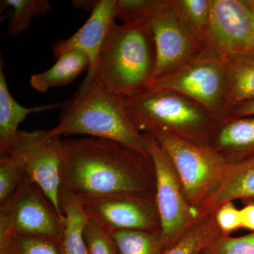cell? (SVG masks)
<instances>
[{
    "label": "cell",
    "instance_id": "16",
    "mask_svg": "<svg viewBox=\"0 0 254 254\" xmlns=\"http://www.w3.org/2000/svg\"><path fill=\"white\" fill-rule=\"evenodd\" d=\"M225 60L226 91L220 120L235 105L254 98V56L234 57Z\"/></svg>",
    "mask_w": 254,
    "mask_h": 254
},
{
    "label": "cell",
    "instance_id": "13",
    "mask_svg": "<svg viewBox=\"0 0 254 254\" xmlns=\"http://www.w3.org/2000/svg\"><path fill=\"white\" fill-rule=\"evenodd\" d=\"M115 4L116 0L95 1L89 18L76 33L66 39L53 43L52 50L55 59L73 50L81 52L89 60L90 68L87 75H91L105 38L115 22Z\"/></svg>",
    "mask_w": 254,
    "mask_h": 254
},
{
    "label": "cell",
    "instance_id": "26",
    "mask_svg": "<svg viewBox=\"0 0 254 254\" xmlns=\"http://www.w3.org/2000/svg\"><path fill=\"white\" fill-rule=\"evenodd\" d=\"M23 177L22 164L15 152L0 153V204L16 191Z\"/></svg>",
    "mask_w": 254,
    "mask_h": 254
},
{
    "label": "cell",
    "instance_id": "3",
    "mask_svg": "<svg viewBox=\"0 0 254 254\" xmlns=\"http://www.w3.org/2000/svg\"><path fill=\"white\" fill-rule=\"evenodd\" d=\"M59 122L50 136L88 135L120 142L148 155L145 134L140 133L127 116L122 98L112 94L94 78L87 79L72 99L62 103Z\"/></svg>",
    "mask_w": 254,
    "mask_h": 254
},
{
    "label": "cell",
    "instance_id": "22",
    "mask_svg": "<svg viewBox=\"0 0 254 254\" xmlns=\"http://www.w3.org/2000/svg\"><path fill=\"white\" fill-rule=\"evenodd\" d=\"M213 0H172L174 8L187 31L204 48Z\"/></svg>",
    "mask_w": 254,
    "mask_h": 254
},
{
    "label": "cell",
    "instance_id": "32",
    "mask_svg": "<svg viewBox=\"0 0 254 254\" xmlns=\"http://www.w3.org/2000/svg\"><path fill=\"white\" fill-rule=\"evenodd\" d=\"M247 3L250 5V7L254 11V0H247Z\"/></svg>",
    "mask_w": 254,
    "mask_h": 254
},
{
    "label": "cell",
    "instance_id": "21",
    "mask_svg": "<svg viewBox=\"0 0 254 254\" xmlns=\"http://www.w3.org/2000/svg\"><path fill=\"white\" fill-rule=\"evenodd\" d=\"M9 8L6 14L9 18L7 33L12 38L27 31L33 18L46 16L52 10L48 0H1V14Z\"/></svg>",
    "mask_w": 254,
    "mask_h": 254
},
{
    "label": "cell",
    "instance_id": "24",
    "mask_svg": "<svg viewBox=\"0 0 254 254\" xmlns=\"http://www.w3.org/2000/svg\"><path fill=\"white\" fill-rule=\"evenodd\" d=\"M0 254H61L59 246L50 241L16 234L0 235Z\"/></svg>",
    "mask_w": 254,
    "mask_h": 254
},
{
    "label": "cell",
    "instance_id": "9",
    "mask_svg": "<svg viewBox=\"0 0 254 254\" xmlns=\"http://www.w3.org/2000/svg\"><path fill=\"white\" fill-rule=\"evenodd\" d=\"M9 150L21 160L23 176L45 193L60 216L65 218L60 201L63 185L61 136H50L46 130H19Z\"/></svg>",
    "mask_w": 254,
    "mask_h": 254
},
{
    "label": "cell",
    "instance_id": "25",
    "mask_svg": "<svg viewBox=\"0 0 254 254\" xmlns=\"http://www.w3.org/2000/svg\"><path fill=\"white\" fill-rule=\"evenodd\" d=\"M163 2V0H116L115 17L123 24L146 26Z\"/></svg>",
    "mask_w": 254,
    "mask_h": 254
},
{
    "label": "cell",
    "instance_id": "7",
    "mask_svg": "<svg viewBox=\"0 0 254 254\" xmlns=\"http://www.w3.org/2000/svg\"><path fill=\"white\" fill-rule=\"evenodd\" d=\"M65 223L66 218H62L45 193L24 176L13 195L0 204V235L36 237L59 246Z\"/></svg>",
    "mask_w": 254,
    "mask_h": 254
},
{
    "label": "cell",
    "instance_id": "2",
    "mask_svg": "<svg viewBox=\"0 0 254 254\" xmlns=\"http://www.w3.org/2000/svg\"><path fill=\"white\" fill-rule=\"evenodd\" d=\"M155 48L153 35L143 25L113 23L98 55L95 81L112 94L128 98L144 91L153 80Z\"/></svg>",
    "mask_w": 254,
    "mask_h": 254
},
{
    "label": "cell",
    "instance_id": "12",
    "mask_svg": "<svg viewBox=\"0 0 254 254\" xmlns=\"http://www.w3.org/2000/svg\"><path fill=\"white\" fill-rule=\"evenodd\" d=\"M146 26L151 32L155 43L153 80L169 72L204 49L184 26L172 0H163Z\"/></svg>",
    "mask_w": 254,
    "mask_h": 254
},
{
    "label": "cell",
    "instance_id": "6",
    "mask_svg": "<svg viewBox=\"0 0 254 254\" xmlns=\"http://www.w3.org/2000/svg\"><path fill=\"white\" fill-rule=\"evenodd\" d=\"M226 62L210 50H202L169 72L155 78L148 88L180 93L198 103L218 121L226 91Z\"/></svg>",
    "mask_w": 254,
    "mask_h": 254
},
{
    "label": "cell",
    "instance_id": "11",
    "mask_svg": "<svg viewBox=\"0 0 254 254\" xmlns=\"http://www.w3.org/2000/svg\"><path fill=\"white\" fill-rule=\"evenodd\" d=\"M204 48L224 59L254 56V11L247 0H213Z\"/></svg>",
    "mask_w": 254,
    "mask_h": 254
},
{
    "label": "cell",
    "instance_id": "15",
    "mask_svg": "<svg viewBox=\"0 0 254 254\" xmlns=\"http://www.w3.org/2000/svg\"><path fill=\"white\" fill-rule=\"evenodd\" d=\"M62 103L25 108L18 103L10 93L4 71L2 60L0 64V153L8 151L17 136L18 126L28 115L60 108Z\"/></svg>",
    "mask_w": 254,
    "mask_h": 254
},
{
    "label": "cell",
    "instance_id": "14",
    "mask_svg": "<svg viewBox=\"0 0 254 254\" xmlns=\"http://www.w3.org/2000/svg\"><path fill=\"white\" fill-rule=\"evenodd\" d=\"M208 145L232 165L254 158V117L218 121Z\"/></svg>",
    "mask_w": 254,
    "mask_h": 254
},
{
    "label": "cell",
    "instance_id": "30",
    "mask_svg": "<svg viewBox=\"0 0 254 254\" xmlns=\"http://www.w3.org/2000/svg\"><path fill=\"white\" fill-rule=\"evenodd\" d=\"M254 117V98L235 105L221 120Z\"/></svg>",
    "mask_w": 254,
    "mask_h": 254
},
{
    "label": "cell",
    "instance_id": "1",
    "mask_svg": "<svg viewBox=\"0 0 254 254\" xmlns=\"http://www.w3.org/2000/svg\"><path fill=\"white\" fill-rule=\"evenodd\" d=\"M63 182L64 188L78 198L155 194L149 155L95 137L63 141Z\"/></svg>",
    "mask_w": 254,
    "mask_h": 254
},
{
    "label": "cell",
    "instance_id": "31",
    "mask_svg": "<svg viewBox=\"0 0 254 254\" xmlns=\"http://www.w3.org/2000/svg\"><path fill=\"white\" fill-rule=\"evenodd\" d=\"M245 205V207L240 210L242 228L254 232V202L247 203Z\"/></svg>",
    "mask_w": 254,
    "mask_h": 254
},
{
    "label": "cell",
    "instance_id": "19",
    "mask_svg": "<svg viewBox=\"0 0 254 254\" xmlns=\"http://www.w3.org/2000/svg\"><path fill=\"white\" fill-rule=\"evenodd\" d=\"M221 234L215 220V210H203L198 213L187 231L164 254H201L205 247Z\"/></svg>",
    "mask_w": 254,
    "mask_h": 254
},
{
    "label": "cell",
    "instance_id": "23",
    "mask_svg": "<svg viewBox=\"0 0 254 254\" xmlns=\"http://www.w3.org/2000/svg\"><path fill=\"white\" fill-rule=\"evenodd\" d=\"M118 254H164L165 250L160 234L118 230L110 232Z\"/></svg>",
    "mask_w": 254,
    "mask_h": 254
},
{
    "label": "cell",
    "instance_id": "10",
    "mask_svg": "<svg viewBox=\"0 0 254 254\" xmlns=\"http://www.w3.org/2000/svg\"><path fill=\"white\" fill-rule=\"evenodd\" d=\"M78 200L87 218L94 220L107 231L137 230L161 235L155 194L86 197Z\"/></svg>",
    "mask_w": 254,
    "mask_h": 254
},
{
    "label": "cell",
    "instance_id": "27",
    "mask_svg": "<svg viewBox=\"0 0 254 254\" xmlns=\"http://www.w3.org/2000/svg\"><path fill=\"white\" fill-rule=\"evenodd\" d=\"M201 254H254V232L240 237L219 235Z\"/></svg>",
    "mask_w": 254,
    "mask_h": 254
},
{
    "label": "cell",
    "instance_id": "17",
    "mask_svg": "<svg viewBox=\"0 0 254 254\" xmlns=\"http://www.w3.org/2000/svg\"><path fill=\"white\" fill-rule=\"evenodd\" d=\"M55 64L43 72L32 75L30 84L41 93L50 88L69 84L85 70H89L90 61L86 55L78 50L68 52L60 56Z\"/></svg>",
    "mask_w": 254,
    "mask_h": 254
},
{
    "label": "cell",
    "instance_id": "5",
    "mask_svg": "<svg viewBox=\"0 0 254 254\" xmlns=\"http://www.w3.org/2000/svg\"><path fill=\"white\" fill-rule=\"evenodd\" d=\"M155 138L170 157L187 201L203 211L221 190L232 165L209 145L195 144L167 133Z\"/></svg>",
    "mask_w": 254,
    "mask_h": 254
},
{
    "label": "cell",
    "instance_id": "29",
    "mask_svg": "<svg viewBox=\"0 0 254 254\" xmlns=\"http://www.w3.org/2000/svg\"><path fill=\"white\" fill-rule=\"evenodd\" d=\"M215 220L224 235H230L232 232L242 228L241 211L233 201L226 202L215 210Z\"/></svg>",
    "mask_w": 254,
    "mask_h": 254
},
{
    "label": "cell",
    "instance_id": "8",
    "mask_svg": "<svg viewBox=\"0 0 254 254\" xmlns=\"http://www.w3.org/2000/svg\"><path fill=\"white\" fill-rule=\"evenodd\" d=\"M145 149L154 166L160 236L165 250H168L187 231L198 213L187 201L170 157L153 135L145 134Z\"/></svg>",
    "mask_w": 254,
    "mask_h": 254
},
{
    "label": "cell",
    "instance_id": "4",
    "mask_svg": "<svg viewBox=\"0 0 254 254\" xmlns=\"http://www.w3.org/2000/svg\"><path fill=\"white\" fill-rule=\"evenodd\" d=\"M123 101L132 125L145 134L167 133L208 145L218 122L198 103L169 90L148 88Z\"/></svg>",
    "mask_w": 254,
    "mask_h": 254
},
{
    "label": "cell",
    "instance_id": "28",
    "mask_svg": "<svg viewBox=\"0 0 254 254\" xmlns=\"http://www.w3.org/2000/svg\"><path fill=\"white\" fill-rule=\"evenodd\" d=\"M83 235L88 254H118L116 246L110 232L93 219L87 218Z\"/></svg>",
    "mask_w": 254,
    "mask_h": 254
},
{
    "label": "cell",
    "instance_id": "20",
    "mask_svg": "<svg viewBox=\"0 0 254 254\" xmlns=\"http://www.w3.org/2000/svg\"><path fill=\"white\" fill-rule=\"evenodd\" d=\"M240 199L254 202V158L232 165L221 190L204 210H216L220 205Z\"/></svg>",
    "mask_w": 254,
    "mask_h": 254
},
{
    "label": "cell",
    "instance_id": "18",
    "mask_svg": "<svg viewBox=\"0 0 254 254\" xmlns=\"http://www.w3.org/2000/svg\"><path fill=\"white\" fill-rule=\"evenodd\" d=\"M60 205L66 218L64 232L59 245L61 254H89L83 235L87 220L79 200L62 188Z\"/></svg>",
    "mask_w": 254,
    "mask_h": 254
}]
</instances>
